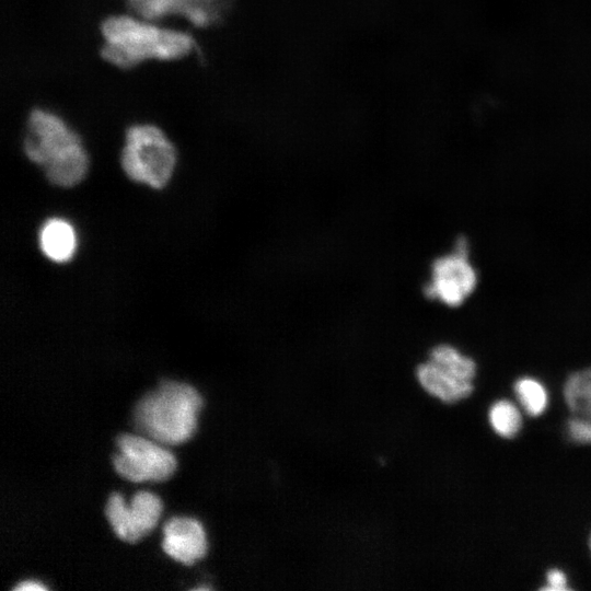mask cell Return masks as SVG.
<instances>
[{"mask_svg": "<svg viewBox=\"0 0 591 591\" xmlns=\"http://www.w3.org/2000/svg\"><path fill=\"white\" fill-rule=\"evenodd\" d=\"M13 590H16V591H30V590H33V591H37V590H46V587H44L43 584L36 582V581H23L21 583H19L18 586L14 587Z\"/></svg>", "mask_w": 591, "mask_h": 591, "instance_id": "19", "label": "cell"}, {"mask_svg": "<svg viewBox=\"0 0 591 591\" xmlns=\"http://www.w3.org/2000/svg\"><path fill=\"white\" fill-rule=\"evenodd\" d=\"M118 453L113 455L115 471L131 482L167 479L176 467L174 455L139 436L129 433L116 438Z\"/></svg>", "mask_w": 591, "mask_h": 591, "instance_id": "4", "label": "cell"}, {"mask_svg": "<svg viewBox=\"0 0 591 591\" xmlns=\"http://www.w3.org/2000/svg\"><path fill=\"white\" fill-rule=\"evenodd\" d=\"M416 378L426 392L444 403L461 401L473 391L472 382L430 359L417 367Z\"/></svg>", "mask_w": 591, "mask_h": 591, "instance_id": "10", "label": "cell"}, {"mask_svg": "<svg viewBox=\"0 0 591 591\" xmlns=\"http://www.w3.org/2000/svg\"><path fill=\"white\" fill-rule=\"evenodd\" d=\"M489 421L493 429L501 437H514L521 426L522 418L519 409L509 401L496 402L489 410Z\"/></svg>", "mask_w": 591, "mask_h": 591, "instance_id": "15", "label": "cell"}, {"mask_svg": "<svg viewBox=\"0 0 591 591\" xmlns=\"http://www.w3.org/2000/svg\"><path fill=\"white\" fill-rule=\"evenodd\" d=\"M547 586L542 590L549 591H564L567 590V579L563 571L558 569H552L547 572Z\"/></svg>", "mask_w": 591, "mask_h": 591, "instance_id": "18", "label": "cell"}, {"mask_svg": "<svg viewBox=\"0 0 591 591\" xmlns=\"http://www.w3.org/2000/svg\"><path fill=\"white\" fill-rule=\"evenodd\" d=\"M163 551L185 565H193L205 556L207 541L200 523L186 517H173L163 525Z\"/></svg>", "mask_w": 591, "mask_h": 591, "instance_id": "9", "label": "cell"}, {"mask_svg": "<svg viewBox=\"0 0 591 591\" xmlns=\"http://www.w3.org/2000/svg\"><path fill=\"white\" fill-rule=\"evenodd\" d=\"M129 8L144 19L182 15L199 27L221 22L230 12L233 0H126Z\"/></svg>", "mask_w": 591, "mask_h": 591, "instance_id": "8", "label": "cell"}, {"mask_svg": "<svg viewBox=\"0 0 591 591\" xmlns=\"http://www.w3.org/2000/svg\"><path fill=\"white\" fill-rule=\"evenodd\" d=\"M564 395L572 413L591 420V369L571 374L565 384Z\"/></svg>", "mask_w": 591, "mask_h": 591, "instance_id": "13", "label": "cell"}, {"mask_svg": "<svg viewBox=\"0 0 591 591\" xmlns=\"http://www.w3.org/2000/svg\"><path fill=\"white\" fill-rule=\"evenodd\" d=\"M517 397L531 416L541 415L547 406V393L544 386L531 378H522L514 384Z\"/></svg>", "mask_w": 591, "mask_h": 591, "instance_id": "16", "label": "cell"}, {"mask_svg": "<svg viewBox=\"0 0 591 591\" xmlns=\"http://www.w3.org/2000/svg\"><path fill=\"white\" fill-rule=\"evenodd\" d=\"M429 359L454 372L465 381L472 382L476 373L473 359L462 355L450 345H439L431 349Z\"/></svg>", "mask_w": 591, "mask_h": 591, "instance_id": "14", "label": "cell"}, {"mask_svg": "<svg viewBox=\"0 0 591 591\" xmlns=\"http://www.w3.org/2000/svg\"><path fill=\"white\" fill-rule=\"evenodd\" d=\"M162 511V502L154 494L137 491L127 508L119 494L113 493L107 499L105 515L116 535L135 543L148 534L157 524Z\"/></svg>", "mask_w": 591, "mask_h": 591, "instance_id": "7", "label": "cell"}, {"mask_svg": "<svg viewBox=\"0 0 591 591\" xmlns=\"http://www.w3.org/2000/svg\"><path fill=\"white\" fill-rule=\"evenodd\" d=\"M88 165V155L82 144H79L44 169L50 183L61 187H71L84 178Z\"/></svg>", "mask_w": 591, "mask_h": 591, "instance_id": "12", "label": "cell"}, {"mask_svg": "<svg viewBox=\"0 0 591 591\" xmlns=\"http://www.w3.org/2000/svg\"><path fill=\"white\" fill-rule=\"evenodd\" d=\"M39 245L49 259L56 263L69 260L77 247L72 225L59 218L47 220L39 231Z\"/></svg>", "mask_w": 591, "mask_h": 591, "instance_id": "11", "label": "cell"}, {"mask_svg": "<svg viewBox=\"0 0 591 591\" xmlns=\"http://www.w3.org/2000/svg\"><path fill=\"white\" fill-rule=\"evenodd\" d=\"M465 237L456 241L452 254L437 258L431 267V280L424 293L448 306H457L474 291L477 282L475 269L468 262Z\"/></svg>", "mask_w": 591, "mask_h": 591, "instance_id": "5", "label": "cell"}, {"mask_svg": "<svg viewBox=\"0 0 591 591\" xmlns=\"http://www.w3.org/2000/svg\"><path fill=\"white\" fill-rule=\"evenodd\" d=\"M78 144L80 137L60 117L39 108L32 111L24 139V151L31 161L45 167Z\"/></svg>", "mask_w": 591, "mask_h": 591, "instance_id": "6", "label": "cell"}, {"mask_svg": "<svg viewBox=\"0 0 591 591\" xmlns=\"http://www.w3.org/2000/svg\"><path fill=\"white\" fill-rule=\"evenodd\" d=\"M101 31L106 39L102 57L124 69L151 58L177 59L195 47L193 37L186 33L161 28L126 15L106 19Z\"/></svg>", "mask_w": 591, "mask_h": 591, "instance_id": "1", "label": "cell"}, {"mask_svg": "<svg viewBox=\"0 0 591 591\" xmlns=\"http://www.w3.org/2000/svg\"><path fill=\"white\" fill-rule=\"evenodd\" d=\"M569 437L578 443H591V420L576 417L568 422Z\"/></svg>", "mask_w": 591, "mask_h": 591, "instance_id": "17", "label": "cell"}, {"mask_svg": "<svg viewBox=\"0 0 591 591\" xmlns=\"http://www.w3.org/2000/svg\"><path fill=\"white\" fill-rule=\"evenodd\" d=\"M175 162V149L160 128L135 125L127 130L121 166L130 179L162 188L170 181Z\"/></svg>", "mask_w": 591, "mask_h": 591, "instance_id": "3", "label": "cell"}, {"mask_svg": "<svg viewBox=\"0 0 591 591\" xmlns=\"http://www.w3.org/2000/svg\"><path fill=\"white\" fill-rule=\"evenodd\" d=\"M202 398L195 387L176 381H162L135 406L138 431L164 444H177L195 432Z\"/></svg>", "mask_w": 591, "mask_h": 591, "instance_id": "2", "label": "cell"}]
</instances>
